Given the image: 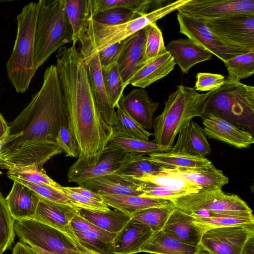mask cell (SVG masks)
Segmentation results:
<instances>
[{
	"mask_svg": "<svg viewBox=\"0 0 254 254\" xmlns=\"http://www.w3.org/2000/svg\"><path fill=\"white\" fill-rule=\"evenodd\" d=\"M42 85L28 105L8 125L0 153V168L11 169L44 164L63 151L56 139L68 125V115L55 65L45 70Z\"/></svg>",
	"mask_w": 254,
	"mask_h": 254,
	"instance_id": "1",
	"label": "cell"
},
{
	"mask_svg": "<svg viewBox=\"0 0 254 254\" xmlns=\"http://www.w3.org/2000/svg\"><path fill=\"white\" fill-rule=\"evenodd\" d=\"M55 65L68 115V127L79 148L69 168L94 165L112 138V127L102 118L92 92L86 64L76 46L61 48Z\"/></svg>",
	"mask_w": 254,
	"mask_h": 254,
	"instance_id": "2",
	"label": "cell"
},
{
	"mask_svg": "<svg viewBox=\"0 0 254 254\" xmlns=\"http://www.w3.org/2000/svg\"><path fill=\"white\" fill-rule=\"evenodd\" d=\"M219 88L200 93L194 87L178 85L165 102L162 113L153 121V141L163 146H173L181 128L193 118L202 116Z\"/></svg>",
	"mask_w": 254,
	"mask_h": 254,
	"instance_id": "3",
	"label": "cell"
},
{
	"mask_svg": "<svg viewBox=\"0 0 254 254\" xmlns=\"http://www.w3.org/2000/svg\"><path fill=\"white\" fill-rule=\"evenodd\" d=\"M34 38L36 70L66 44L72 42V31L65 10V0H40Z\"/></svg>",
	"mask_w": 254,
	"mask_h": 254,
	"instance_id": "4",
	"label": "cell"
},
{
	"mask_svg": "<svg viewBox=\"0 0 254 254\" xmlns=\"http://www.w3.org/2000/svg\"><path fill=\"white\" fill-rule=\"evenodd\" d=\"M38 7V2H30L23 7L16 17V37L6 68L10 81L19 93L26 91L37 71L34 67V56Z\"/></svg>",
	"mask_w": 254,
	"mask_h": 254,
	"instance_id": "5",
	"label": "cell"
},
{
	"mask_svg": "<svg viewBox=\"0 0 254 254\" xmlns=\"http://www.w3.org/2000/svg\"><path fill=\"white\" fill-rule=\"evenodd\" d=\"M189 0H178L154 9L127 22L116 25L97 23L90 17L85 37L80 43V52H98L123 41L148 25L156 22L187 3Z\"/></svg>",
	"mask_w": 254,
	"mask_h": 254,
	"instance_id": "6",
	"label": "cell"
},
{
	"mask_svg": "<svg viewBox=\"0 0 254 254\" xmlns=\"http://www.w3.org/2000/svg\"><path fill=\"white\" fill-rule=\"evenodd\" d=\"M205 112L214 113L253 132L254 87L226 79L210 99Z\"/></svg>",
	"mask_w": 254,
	"mask_h": 254,
	"instance_id": "7",
	"label": "cell"
},
{
	"mask_svg": "<svg viewBox=\"0 0 254 254\" xmlns=\"http://www.w3.org/2000/svg\"><path fill=\"white\" fill-rule=\"evenodd\" d=\"M175 207L191 215L209 217L212 214L249 215L252 210L238 195L221 189L201 190L170 200Z\"/></svg>",
	"mask_w": 254,
	"mask_h": 254,
	"instance_id": "8",
	"label": "cell"
},
{
	"mask_svg": "<svg viewBox=\"0 0 254 254\" xmlns=\"http://www.w3.org/2000/svg\"><path fill=\"white\" fill-rule=\"evenodd\" d=\"M14 230L20 242L58 254H71L79 244L61 231L33 219L16 221Z\"/></svg>",
	"mask_w": 254,
	"mask_h": 254,
	"instance_id": "9",
	"label": "cell"
},
{
	"mask_svg": "<svg viewBox=\"0 0 254 254\" xmlns=\"http://www.w3.org/2000/svg\"><path fill=\"white\" fill-rule=\"evenodd\" d=\"M177 18L180 33L187 36L223 63L238 55L251 52L224 41L214 34L201 20L179 12L177 13Z\"/></svg>",
	"mask_w": 254,
	"mask_h": 254,
	"instance_id": "10",
	"label": "cell"
},
{
	"mask_svg": "<svg viewBox=\"0 0 254 254\" xmlns=\"http://www.w3.org/2000/svg\"><path fill=\"white\" fill-rule=\"evenodd\" d=\"M202 21L224 41L254 51V15L238 14Z\"/></svg>",
	"mask_w": 254,
	"mask_h": 254,
	"instance_id": "11",
	"label": "cell"
},
{
	"mask_svg": "<svg viewBox=\"0 0 254 254\" xmlns=\"http://www.w3.org/2000/svg\"><path fill=\"white\" fill-rule=\"evenodd\" d=\"M254 235V225L214 228L204 231L200 246L207 254H241L246 240Z\"/></svg>",
	"mask_w": 254,
	"mask_h": 254,
	"instance_id": "12",
	"label": "cell"
},
{
	"mask_svg": "<svg viewBox=\"0 0 254 254\" xmlns=\"http://www.w3.org/2000/svg\"><path fill=\"white\" fill-rule=\"evenodd\" d=\"M178 11L201 20L238 14L254 15V0H189Z\"/></svg>",
	"mask_w": 254,
	"mask_h": 254,
	"instance_id": "13",
	"label": "cell"
},
{
	"mask_svg": "<svg viewBox=\"0 0 254 254\" xmlns=\"http://www.w3.org/2000/svg\"><path fill=\"white\" fill-rule=\"evenodd\" d=\"M206 135L239 149L247 148L254 143L252 134L214 113L205 112L200 117Z\"/></svg>",
	"mask_w": 254,
	"mask_h": 254,
	"instance_id": "14",
	"label": "cell"
},
{
	"mask_svg": "<svg viewBox=\"0 0 254 254\" xmlns=\"http://www.w3.org/2000/svg\"><path fill=\"white\" fill-rule=\"evenodd\" d=\"M146 37L145 27L125 39L123 48L116 61L124 88L144 64Z\"/></svg>",
	"mask_w": 254,
	"mask_h": 254,
	"instance_id": "15",
	"label": "cell"
},
{
	"mask_svg": "<svg viewBox=\"0 0 254 254\" xmlns=\"http://www.w3.org/2000/svg\"><path fill=\"white\" fill-rule=\"evenodd\" d=\"M80 53L87 66L91 88L98 110L104 121L112 127L116 121V111L111 107L106 93L98 54L92 51Z\"/></svg>",
	"mask_w": 254,
	"mask_h": 254,
	"instance_id": "16",
	"label": "cell"
},
{
	"mask_svg": "<svg viewBox=\"0 0 254 254\" xmlns=\"http://www.w3.org/2000/svg\"><path fill=\"white\" fill-rule=\"evenodd\" d=\"M128 153L108 145L94 165L76 169H68L69 183H78L92 178L116 173L125 163Z\"/></svg>",
	"mask_w": 254,
	"mask_h": 254,
	"instance_id": "17",
	"label": "cell"
},
{
	"mask_svg": "<svg viewBox=\"0 0 254 254\" xmlns=\"http://www.w3.org/2000/svg\"><path fill=\"white\" fill-rule=\"evenodd\" d=\"M78 208L53 202L40 196L33 219L52 227L78 242L71 229L70 223Z\"/></svg>",
	"mask_w": 254,
	"mask_h": 254,
	"instance_id": "18",
	"label": "cell"
},
{
	"mask_svg": "<svg viewBox=\"0 0 254 254\" xmlns=\"http://www.w3.org/2000/svg\"><path fill=\"white\" fill-rule=\"evenodd\" d=\"M119 106L144 129L153 127V117L159 106V102L153 101L147 91L143 88L132 90L121 98Z\"/></svg>",
	"mask_w": 254,
	"mask_h": 254,
	"instance_id": "19",
	"label": "cell"
},
{
	"mask_svg": "<svg viewBox=\"0 0 254 254\" xmlns=\"http://www.w3.org/2000/svg\"><path fill=\"white\" fill-rule=\"evenodd\" d=\"M142 182L129 180L116 174L92 178L77 183L79 186L89 189L99 195H127L140 196Z\"/></svg>",
	"mask_w": 254,
	"mask_h": 254,
	"instance_id": "20",
	"label": "cell"
},
{
	"mask_svg": "<svg viewBox=\"0 0 254 254\" xmlns=\"http://www.w3.org/2000/svg\"><path fill=\"white\" fill-rule=\"evenodd\" d=\"M162 230L186 243L200 246L201 238L205 230L195 222L192 215L175 206Z\"/></svg>",
	"mask_w": 254,
	"mask_h": 254,
	"instance_id": "21",
	"label": "cell"
},
{
	"mask_svg": "<svg viewBox=\"0 0 254 254\" xmlns=\"http://www.w3.org/2000/svg\"><path fill=\"white\" fill-rule=\"evenodd\" d=\"M150 228L132 217L116 234L115 254H136L153 234Z\"/></svg>",
	"mask_w": 254,
	"mask_h": 254,
	"instance_id": "22",
	"label": "cell"
},
{
	"mask_svg": "<svg viewBox=\"0 0 254 254\" xmlns=\"http://www.w3.org/2000/svg\"><path fill=\"white\" fill-rule=\"evenodd\" d=\"M166 49L184 73L194 65L212 59V54L189 38L171 41Z\"/></svg>",
	"mask_w": 254,
	"mask_h": 254,
	"instance_id": "23",
	"label": "cell"
},
{
	"mask_svg": "<svg viewBox=\"0 0 254 254\" xmlns=\"http://www.w3.org/2000/svg\"><path fill=\"white\" fill-rule=\"evenodd\" d=\"M170 151L205 157L211 149L203 128L192 120L180 130Z\"/></svg>",
	"mask_w": 254,
	"mask_h": 254,
	"instance_id": "24",
	"label": "cell"
},
{
	"mask_svg": "<svg viewBox=\"0 0 254 254\" xmlns=\"http://www.w3.org/2000/svg\"><path fill=\"white\" fill-rule=\"evenodd\" d=\"M161 171L185 179L202 190H220L229 182V179L223 172L217 169L212 164L203 169L165 168Z\"/></svg>",
	"mask_w": 254,
	"mask_h": 254,
	"instance_id": "25",
	"label": "cell"
},
{
	"mask_svg": "<svg viewBox=\"0 0 254 254\" xmlns=\"http://www.w3.org/2000/svg\"><path fill=\"white\" fill-rule=\"evenodd\" d=\"M5 199L15 221L34 218L40 196L28 187L13 181L12 189Z\"/></svg>",
	"mask_w": 254,
	"mask_h": 254,
	"instance_id": "26",
	"label": "cell"
},
{
	"mask_svg": "<svg viewBox=\"0 0 254 254\" xmlns=\"http://www.w3.org/2000/svg\"><path fill=\"white\" fill-rule=\"evenodd\" d=\"M176 64L172 55L167 51L143 64L131 78L129 84L144 89L168 75Z\"/></svg>",
	"mask_w": 254,
	"mask_h": 254,
	"instance_id": "27",
	"label": "cell"
},
{
	"mask_svg": "<svg viewBox=\"0 0 254 254\" xmlns=\"http://www.w3.org/2000/svg\"><path fill=\"white\" fill-rule=\"evenodd\" d=\"M202 251L201 246L186 243L162 230L153 233L140 250L154 254H201Z\"/></svg>",
	"mask_w": 254,
	"mask_h": 254,
	"instance_id": "28",
	"label": "cell"
},
{
	"mask_svg": "<svg viewBox=\"0 0 254 254\" xmlns=\"http://www.w3.org/2000/svg\"><path fill=\"white\" fill-rule=\"evenodd\" d=\"M65 10L72 31V44L84 39L92 14V0H65Z\"/></svg>",
	"mask_w": 254,
	"mask_h": 254,
	"instance_id": "29",
	"label": "cell"
},
{
	"mask_svg": "<svg viewBox=\"0 0 254 254\" xmlns=\"http://www.w3.org/2000/svg\"><path fill=\"white\" fill-rule=\"evenodd\" d=\"M108 206L132 216L141 210L152 207L168 205L170 200L151 198L136 195H108L101 196Z\"/></svg>",
	"mask_w": 254,
	"mask_h": 254,
	"instance_id": "30",
	"label": "cell"
},
{
	"mask_svg": "<svg viewBox=\"0 0 254 254\" xmlns=\"http://www.w3.org/2000/svg\"><path fill=\"white\" fill-rule=\"evenodd\" d=\"M151 162L165 168L203 169L212 163L206 157L170 151L148 155Z\"/></svg>",
	"mask_w": 254,
	"mask_h": 254,
	"instance_id": "31",
	"label": "cell"
},
{
	"mask_svg": "<svg viewBox=\"0 0 254 254\" xmlns=\"http://www.w3.org/2000/svg\"><path fill=\"white\" fill-rule=\"evenodd\" d=\"M79 214L86 220L104 231L118 233L131 216L119 210L107 211L78 209Z\"/></svg>",
	"mask_w": 254,
	"mask_h": 254,
	"instance_id": "32",
	"label": "cell"
},
{
	"mask_svg": "<svg viewBox=\"0 0 254 254\" xmlns=\"http://www.w3.org/2000/svg\"><path fill=\"white\" fill-rule=\"evenodd\" d=\"M161 167L148 159L146 155L129 153L121 167L114 174L129 180H137L148 175L157 174Z\"/></svg>",
	"mask_w": 254,
	"mask_h": 254,
	"instance_id": "33",
	"label": "cell"
},
{
	"mask_svg": "<svg viewBox=\"0 0 254 254\" xmlns=\"http://www.w3.org/2000/svg\"><path fill=\"white\" fill-rule=\"evenodd\" d=\"M164 2L151 0H92V13L122 8L129 9L142 16L147 14L151 8L154 10L162 6L161 3Z\"/></svg>",
	"mask_w": 254,
	"mask_h": 254,
	"instance_id": "34",
	"label": "cell"
},
{
	"mask_svg": "<svg viewBox=\"0 0 254 254\" xmlns=\"http://www.w3.org/2000/svg\"><path fill=\"white\" fill-rule=\"evenodd\" d=\"M117 119L112 127V137L133 138L149 140L153 134L144 129L130 118L118 105L116 108Z\"/></svg>",
	"mask_w": 254,
	"mask_h": 254,
	"instance_id": "35",
	"label": "cell"
},
{
	"mask_svg": "<svg viewBox=\"0 0 254 254\" xmlns=\"http://www.w3.org/2000/svg\"><path fill=\"white\" fill-rule=\"evenodd\" d=\"M78 243L98 254H115L114 240L117 234H103L93 231H73Z\"/></svg>",
	"mask_w": 254,
	"mask_h": 254,
	"instance_id": "36",
	"label": "cell"
},
{
	"mask_svg": "<svg viewBox=\"0 0 254 254\" xmlns=\"http://www.w3.org/2000/svg\"><path fill=\"white\" fill-rule=\"evenodd\" d=\"M108 145L129 153L146 156L153 153L169 151L173 146H163L153 141L115 137L111 138Z\"/></svg>",
	"mask_w": 254,
	"mask_h": 254,
	"instance_id": "37",
	"label": "cell"
},
{
	"mask_svg": "<svg viewBox=\"0 0 254 254\" xmlns=\"http://www.w3.org/2000/svg\"><path fill=\"white\" fill-rule=\"evenodd\" d=\"M195 222L205 230L233 226L254 225L253 214H212L209 217L192 215Z\"/></svg>",
	"mask_w": 254,
	"mask_h": 254,
	"instance_id": "38",
	"label": "cell"
},
{
	"mask_svg": "<svg viewBox=\"0 0 254 254\" xmlns=\"http://www.w3.org/2000/svg\"><path fill=\"white\" fill-rule=\"evenodd\" d=\"M228 71L227 80L240 82L254 73V51L238 55L224 62Z\"/></svg>",
	"mask_w": 254,
	"mask_h": 254,
	"instance_id": "39",
	"label": "cell"
},
{
	"mask_svg": "<svg viewBox=\"0 0 254 254\" xmlns=\"http://www.w3.org/2000/svg\"><path fill=\"white\" fill-rule=\"evenodd\" d=\"M8 178L14 177L37 185H47L64 193L63 187L50 178L43 168L29 166L8 170Z\"/></svg>",
	"mask_w": 254,
	"mask_h": 254,
	"instance_id": "40",
	"label": "cell"
},
{
	"mask_svg": "<svg viewBox=\"0 0 254 254\" xmlns=\"http://www.w3.org/2000/svg\"><path fill=\"white\" fill-rule=\"evenodd\" d=\"M172 189L182 190L189 193H195L202 189L185 179L162 171L154 175H148L137 180Z\"/></svg>",
	"mask_w": 254,
	"mask_h": 254,
	"instance_id": "41",
	"label": "cell"
},
{
	"mask_svg": "<svg viewBox=\"0 0 254 254\" xmlns=\"http://www.w3.org/2000/svg\"><path fill=\"white\" fill-rule=\"evenodd\" d=\"M174 208L173 203L166 206L149 208L135 213L131 217L148 226L154 233L163 229Z\"/></svg>",
	"mask_w": 254,
	"mask_h": 254,
	"instance_id": "42",
	"label": "cell"
},
{
	"mask_svg": "<svg viewBox=\"0 0 254 254\" xmlns=\"http://www.w3.org/2000/svg\"><path fill=\"white\" fill-rule=\"evenodd\" d=\"M106 93L111 107L115 109L123 95V86L116 63L102 69Z\"/></svg>",
	"mask_w": 254,
	"mask_h": 254,
	"instance_id": "43",
	"label": "cell"
},
{
	"mask_svg": "<svg viewBox=\"0 0 254 254\" xmlns=\"http://www.w3.org/2000/svg\"><path fill=\"white\" fill-rule=\"evenodd\" d=\"M15 221L10 212L6 199L0 192V254L9 249L14 242Z\"/></svg>",
	"mask_w": 254,
	"mask_h": 254,
	"instance_id": "44",
	"label": "cell"
},
{
	"mask_svg": "<svg viewBox=\"0 0 254 254\" xmlns=\"http://www.w3.org/2000/svg\"><path fill=\"white\" fill-rule=\"evenodd\" d=\"M146 35L144 64L167 51L164 45L162 31L156 22L146 27Z\"/></svg>",
	"mask_w": 254,
	"mask_h": 254,
	"instance_id": "45",
	"label": "cell"
},
{
	"mask_svg": "<svg viewBox=\"0 0 254 254\" xmlns=\"http://www.w3.org/2000/svg\"><path fill=\"white\" fill-rule=\"evenodd\" d=\"M140 16L129 9L116 8L92 14L93 21L102 24L116 25L131 21Z\"/></svg>",
	"mask_w": 254,
	"mask_h": 254,
	"instance_id": "46",
	"label": "cell"
},
{
	"mask_svg": "<svg viewBox=\"0 0 254 254\" xmlns=\"http://www.w3.org/2000/svg\"><path fill=\"white\" fill-rule=\"evenodd\" d=\"M9 178L13 181L18 182L28 187L41 197L56 203L75 207L64 193L51 187L33 184L14 177Z\"/></svg>",
	"mask_w": 254,
	"mask_h": 254,
	"instance_id": "47",
	"label": "cell"
},
{
	"mask_svg": "<svg viewBox=\"0 0 254 254\" xmlns=\"http://www.w3.org/2000/svg\"><path fill=\"white\" fill-rule=\"evenodd\" d=\"M141 190L143 193L140 195V196L167 200H171L190 193L185 190L165 188L147 182H142Z\"/></svg>",
	"mask_w": 254,
	"mask_h": 254,
	"instance_id": "48",
	"label": "cell"
},
{
	"mask_svg": "<svg viewBox=\"0 0 254 254\" xmlns=\"http://www.w3.org/2000/svg\"><path fill=\"white\" fill-rule=\"evenodd\" d=\"M56 142L64 152L66 157L77 158L79 155V148L78 144L71 133L68 125L63 126L60 129Z\"/></svg>",
	"mask_w": 254,
	"mask_h": 254,
	"instance_id": "49",
	"label": "cell"
},
{
	"mask_svg": "<svg viewBox=\"0 0 254 254\" xmlns=\"http://www.w3.org/2000/svg\"><path fill=\"white\" fill-rule=\"evenodd\" d=\"M63 188L64 194L76 207L91 210L107 211L110 210L104 201H97L83 196L70 190L67 187H63Z\"/></svg>",
	"mask_w": 254,
	"mask_h": 254,
	"instance_id": "50",
	"label": "cell"
},
{
	"mask_svg": "<svg viewBox=\"0 0 254 254\" xmlns=\"http://www.w3.org/2000/svg\"><path fill=\"white\" fill-rule=\"evenodd\" d=\"M226 81L225 76L220 74L198 72L196 75L194 88L197 91L209 92L220 88Z\"/></svg>",
	"mask_w": 254,
	"mask_h": 254,
	"instance_id": "51",
	"label": "cell"
},
{
	"mask_svg": "<svg viewBox=\"0 0 254 254\" xmlns=\"http://www.w3.org/2000/svg\"><path fill=\"white\" fill-rule=\"evenodd\" d=\"M124 41H119L97 52L102 69L116 63L123 48Z\"/></svg>",
	"mask_w": 254,
	"mask_h": 254,
	"instance_id": "52",
	"label": "cell"
},
{
	"mask_svg": "<svg viewBox=\"0 0 254 254\" xmlns=\"http://www.w3.org/2000/svg\"><path fill=\"white\" fill-rule=\"evenodd\" d=\"M70 226L72 231H93L103 234L110 233L86 220L79 214L78 211L72 218Z\"/></svg>",
	"mask_w": 254,
	"mask_h": 254,
	"instance_id": "53",
	"label": "cell"
},
{
	"mask_svg": "<svg viewBox=\"0 0 254 254\" xmlns=\"http://www.w3.org/2000/svg\"><path fill=\"white\" fill-rule=\"evenodd\" d=\"M67 188L70 190L74 191L83 196L97 201H103L101 195L86 188L80 186L77 187H67Z\"/></svg>",
	"mask_w": 254,
	"mask_h": 254,
	"instance_id": "54",
	"label": "cell"
},
{
	"mask_svg": "<svg viewBox=\"0 0 254 254\" xmlns=\"http://www.w3.org/2000/svg\"><path fill=\"white\" fill-rule=\"evenodd\" d=\"M241 254H254V235L246 240L242 249Z\"/></svg>",
	"mask_w": 254,
	"mask_h": 254,
	"instance_id": "55",
	"label": "cell"
},
{
	"mask_svg": "<svg viewBox=\"0 0 254 254\" xmlns=\"http://www.w3.org/2000/svg\"><path fill=\"white\" fill-rule=\"evenodd\" d=\"M12 254H33V253L25 244L19 241L14 247Z\"/></svg>",
	"mask_w": 254,
	"mask_h": 254,
	"instance_id": "56",
	"label": "cell"
},
{
	"mask_svg": "<svg viewBox=\"0 0 254 254\" xmlns=\"http://www.w3.org/2000/svg\"><path fill=\"white\" fill-rule=\"evenodd\" d=\"M71 254H98L86 249L79 243L76 246V250L71 252Z\"/></svg>",
	"mask_w": 254,
	"mask_h": 254,
	"instance_id": "57",
	"label": "cell"
},
{
	"mask_svg": "<svg viewBox=\"0 0 254 254\" xmlns=\"http://www.w3.org/2000/svg\"><path fill=\"white\" fill-rule=\"evenodd\" d=\"M8 130V125L0 113V137L5 134Z\"/></svg>",
	"mask_w": 254,
	"mask_h": 254,
	"instance_id": "58",
	"label": "cell"
},
{
	"mask_svg": "<svg viewBox=\"0 0 254 254\" xmlns=\"http://www.w3.org/2000/svg\"><path fill=\"white\" fill-rule=\"evenodd\" d=\"M28 248L35 254H58L55 253L45 251L38 247L26 245Z\"/></svg>",
	"mask_w": 254,
	"mask_h": 254,
	"instance_id": "59",
	"label": "cell"
},
{
	"mask_svg": "<svg viewBox=\"0 0 254 254\" xmlns=\"http://www.w3.org/2000/svg\"><path fill=\"white\" fill-rule=\"evenodd\" d=\"M8 135V131L4 134L3 136H2L1 137H0V153L2 147L3 145L5 144L6 141V138Z\"/></svg>",
	"mask_w": 254,
	"mask_h": 254,
	"instance_id": "60",
	"label": "cell"
},
{
	"mask_svg": "<svg viewBox=\"0 0 254 254\" xmlns=\"http://www.w3.org/2000/svg\"><path fill=\"white\" fill-rule=\"evenodd\" d=\"M7 1H7V0H6V1H5V0H0V3L3 2H7Z\"/></svg>",
	"mask_w": 254,
	"mask_h": 254,
	"instance_id": "61",
	"label": "cell"
},
{
	"mask_svg": "<svg viewBox=\"0 0 254 254\" xmlns=\"http://www.w3.org/2000/svg\"><path fill=\"white\" fill-rule=\"evenodd\" d=\"M31 251V250H30ZM32 252V251H31ZM32 253H33V254H35V253H34L33 252H32Z\"/></svg>",
	"mask_w": 254,
	"mask_h": 254,
	"instance_id": "62",
	"label": "cell"
},
{
	"mask_svg": "<svg viewBox=\"0 0 254 254\" xmlns=\"http://www.w3.org/2000/svg\"><path fill=\"white\" fill-rule=\"evenodd\" d=\"M0 174H1V172L0 171Z\"/></svg>",
	"mask_w": 254,
	"mask_h": 254,
	"instance_id": "63",
	"label": "cell"
}]
</instances>
